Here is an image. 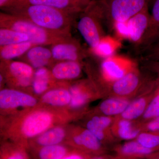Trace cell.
Segmentation results:
<instances>
[{"instance_id":"1","label":"cell","mask_w":159,"mask_h":159,"mask_svg":"<svg viewBox=\"0 0 159 159\" xmlns=\"http://www.w3.org/2000/svg\"><path fill=\"white\" fill-rule=\"evenodd\" d=\"M87 111L71 110L38 105L22 113L10 117L5 125L3 134L11 142L26 148L30 139L37 137L49 129L80 119Z\"/></svg>"},{"instance_id":"2","label":"cell","mask_w":159,"mask_h":159,"mask_svg":"<svg viewBox=\"0 0 159 159\" xmlns=\"http://www.w3.org/2000/svg\"><path fill=\"white\" fill-rule=\"evenodd\" d=\"M5 9L19 17L22 18L51 32L67 36L71 20L69 14L63 10L42 5L12 6Z\"/></svg>"},{"instance_id":"3","label":"cell","mask_w":159,"mask_h":159,"mask_svg":"<svg viewBox=\"0 0 159 159\" xmlns=\"http://www.w3.org/2000/svg\"><path fill=\"white\" fill-rule=\"evenodd\" d=\"M82 12L77 28L86 42L93 49L106 35L102 25L103 22L107 21L105 0L91 1Z\"/></svg>"},{"instance_id":"4","label":"cell","mask_w":159,"mask_h":159,"mask_svg":"<svg viewBox=\"0 0 159 159\" xmlns=\"http://www.w3.org/2000/svg\"><path fill=\"white\" fill-rule=\"evenodd\" d=\"M157 75H144L137 67L119 80L110 83H100L109 97L131 99L157 85Z\"/></svg>"},{"instance_id":"5","label":"cell","mask_w":159,"mask_h":159,"mask_svg":"<svg viewBox=\"0 0 159 159\" xmlns=\"http://www.w3.org/2000/svg\"><path fill=\"white\" fill-rule=\"evenodd\" d=\"M1 26L27 34L33 45H47L67 41V36L51 32L14 15L1 14Z\"/></svg>"},{"instance_id":"6","label":"cell","mask_w":159,"mask_h":159,"mask_svg":"<svg viewBox=\"0 0 159 159\" xmlns=\"http://www.w3.org/2000/svg\"><path fill=\"white\" fill-rule=\"evenodd\" d=\"M65 144L89 154L94 159L113 158L107 155V150L99 139L85 127L73 125L69 127Z\"/></svg>"},{"instance_id":"7","label":"cell","mask_w":159,"mask_h":159,"mask_svg":"<svg viewBox=\"0 0 159 159\" xmlns=\"http://www.w3.org/2000/svg\"><path fill=\"white\" fill-rule=\"evenodd\" d=\"M39 100L34 96L13 89L0 92V109L2 116H15L38 105Z\"/></svg>"},{"instance_id":"8","label":"cell","mask_w":159,"mask_h":159,"mask_svg":"<svg viewBox=\"0 0 159 159\" xmlns=\"http://www.w3.org/2000/svg\"><path fill=\"white\" fill-rule=\"evenodd\" d=\"M155 0H105L107 17L111 25L115 21L128 20Z\"/></svg>"},{"instance_id":"9","label":"cell","mask_w":159,"mask_h":159,"mask_svg":"<svg viewBox=\"0 0 159 159\" xmlns=\"http://www.w3.org/2000/svg\"><path fill=\"white\" fill-rule=\"evenodd\" d=\"M138 67L133 60L116 54L103 59L100 67V83H110L116 81Z\"/></svg>"},{"instance_id":"10","label":"cell","mask_w":159,"mask_h":159,"mask_svg":"<svg viewBox=\"0 0 159 159\" xmlns=\"http://www.w3.org/2000/svg\"><path fill=\"white\" fill-rule=\"evenodd\" d=\"M68 88L72 97L68 108L72 110L84 109L89 102L103 96L92 80H80Z\"/></svg>"},{"instance_id":"11","label":"cell","mask_w":159,"mask_h":159,"mask_svg":"<svg viewBox=\"0 0 159 159\" xmlns=\"http://www.w3.org/2000/svg\"><path fill=\"white\" fill-rule=\"evenodd\" d=\"M88 114L89 118L85 127L99 139L102 145L106 146L116 142L118 139L114 136L111 130L114 117L95 112L91 114L89 111Z\"/></svg>"},{"instance_id":"12","label":"cell","mask_w":159,"mask_h":159,"mask_svg":"<svg viewBox=\"0 0 159 159\" xmlns=\"http://www.w3.org/2000/svg\"><path fill=\"white\" fill-rule=\"evenodd\" d=\"M90 2V0H9L2 8L26 5H42L73 14L82 12Z\"/></svg>"},{"instance_id":"13","label":"cell","mask_w":159,"mask_h":159,"mask_svg":"<svg viewBox=\"0 0 159 159\" xmlns=\"http://www.w3.org/2000/svg\"><path fill=\"white\" fill-rule=\"evenodd\" d=\"M6 68L7 79L12 86L22 89L31 87L34 74L31 66L25 63L13 61Z\"/></svg>"},{"instance_id":"14","label":"cell","mask_w":159,"mask_h":159,"mask_svg":"<svg viewBox=\"0 0 159 159\" xmlns=\"http://www.w3.org/2000/svg\"><path fill=\"white\" fill-rule=\"evenodd\" d=\"M65 125H57L30 139L28 147L32 149L44 146L62 144L65 142L67 136L69 127Z\"/></svg>"},{"instance_id":"15","label":"cell","mask_w":159,"mask_h":159,"mask_svg":"<svg viewBox=\"0 0 159 159\" xmlns=\"http://www.w3.org/2000/svg\"><path fill=\"white\" fill-rule=\"evenodd\" d=\"M111 130L117 139L132 140L142 131V123L139 120H128L116 116L114 117Z\"/></svg>"},{"instance_id":"16","label":"cell","mask_w":159,"mask_h":159,"mask_svg":"<svg viewBox=\"0 0 159 159\" xmlns=\"http://www.w3.org/2000/svg\"><path fill=\"white\" fill-rule=\"evenodd\" d=\"M156 86L145 91L131 101L124 111L117 116L130 120L141 118L154 96Z\"/></svg>"},{"instance_id":"17","label":"cell","mask_w":159,"mask_h":159,"mask_svg":"<svg viewBox=\"0 0 159 159\" xmlns=\"http://www.w3.org/2000/svg\"><path fill=\"white\" fill-rule=\"evenodd\" d=\"M67 40L54 44L51 50L52 57L57 60L74 61L80 62L85 55L84 50L76 41Z\"/></svg>"},{"instance_id":"18","label":"cell","mask_w":159,"mask_h":159,"mask_svg":"<svg viewBox=\"0 0 159 159\" xmlns=\"http://www.w3.org/2000/svg\"><path fill=\"white\" fill-rule=\"evenodd\" d=\"M148 8L135 15L128 20L129 36V40L137 47L140 44L145 34L150 20Z\"/></svg>"},{"instance_id":"19","label":"cell","mask_w":159,"mask_h":159,"mask_svg":"<svg viewBox=\"0 0 159 159\" xmlns=\"http://www.w3.org/2000/svg\"><path fill=\"white\" fill-rule=\"evenodd\" d=\"M113 151L114 159H134L145 158L149 154L154 152L153 149L145 148L135 139L122 145H116Z\"/></svg>"},{"instance_id":"20","label":"cell","mask_w":159,"mask_h":159,"mask_svg":"<svg viewBox=\"0 0 159 159\" xmlns=\"http://www.w3.org/2000/svg\"><path fill=\"white\" fill-rule=\"evenodd\" d=\"M72 97L68 88H55L41 95L39 104L57 108H68Z\"/></svg>"},{"instance_id":"21","label":"cell","mask_w":159,"mask_h":159,"mask_svg":"<svg viewBox=\"0 0 159 159\" xmlns=\"http://www.w3.org/2000/svg\"><path fill=\"white\" fill-rule=\"evenodd\" d=\"M159 39V0L153 3L148 28L138 48L144 50Z\"/></svg>"},{"instance_id":"22","label":"cell","mask_w":159,"mask_h":159,"mask_svg":"<svg viewBox=\"0 0 159 159\" xmlns=\"http://www.w3.org/2000/svg\"><path fill=\"white\" fill-rule=\"evenodd\" d=\"M81 71L80 62L66 61L55 65L52 69L51 74L53 78L57 80H71L78 78Z\"/></svg>"},{"instance_id":"23","label":"cell","mask_w":159,"mask_h":159,"mask_svg":"<svg viewBox=\"0 0 159 159\" xmlns=\"http://www.w3.org/2000/svg\"><path fill=\"white\" fill-rule=\"evenodd\" d=\"M131 101L129 99L109 97L102 101L94 111L108 116H116L124 111Z\"/></svg>"},{"instance_id":"24","label":"cell","mask_w":159,"mask_h":159,"mask_svg":"<svg viewBox=\"0 0 159 159\" xmlns=\"http://www.w3.org/2000/svg\"><path fill=\"white\" fill-rule=\"evenodd\" d=\"M122 41L116 36L106 34L100 39L96 48L91 49L94 54L104 59L116 54L122 47Z\"/></svg>"},{"instance_id":"25","label":"cell","mask_w":159,"mask_h":159,"mask_svg":"<svg viewBox=\"0 0 159 159\" xmlns=\"http://www.w3.org/2000/svg\"><path fill=\"white\" fill-rule=\"evenodd\" d=\"M62 144L44 146L35 149L38 158L41 159H65L71 152L73 147Z\"/></svg>"},{"instance_id":"26","label":"cell","mask_w":159,"mask_h":159,"mask_svg":"<svg viewBox=\"0 0 159 159\" xmlns=\"http://www.w3.org/2000/svg\"><path fill=\"white\" fill-rule=\"evenodd\" d=\"M27 57L31 66L36 69L44 67L53 58L51 51L41 46L31 48L27 52Z\"/></svg>"},{"instance_id":"27","label":"cell","mask_w":159,"mask_h":159,"mask_svg":"<svg viewBox=\"0 0 159 159\" xmlns=\"http://www.w3.org/2000/svg\"><path fill=\"white\" fill-rule=\"evenodd\" d=\"M51 73L45 67L37 69L34 73L31 87L34 94L42 95L51 87Z\"/></svg>"},{"instance_id":"28","label":"cell","mask_w":159,"mask_h":159,"mask_svg":"<svg viewBox=\"0 0 159 159\" xmlns=\"http://www.w3.org/2000/svg\"><path fill=\"white\" fill-rule=\"evenodd\" d=\"M33 45L29 41L1 47V57L5 61L10 60L25 54Z\"/></svg>"},{"instance_id":"29","label":"cell","mask_w":159,"mask_h":159,"mask_svg":"<svg viewBox=\"0 0 159 159\" xmlns=\"http://www.w3.org/2000/svg\"><path fill=\"white\" fill-rule=\"evenodd\" d=\"M29 41V36L24 33L6 28H2L0 30L1 47Z\"/></svg>"},{"instance_id":"30","label":"cell","mask_w":159,"mask_h":159,"mask_svg":"<svg viewBox=\"0 0 159 159\" xmlns=\"http://www.w3.org/2000/svg\"><path fill=\"white\" fill-rule=\"evenodd\" d=\"M1 157V158L8 159H23L29 157L25 148L12 142L10 145L5 144L2 147Z\"/></svg>"},{"instance_id":"31","label":"cell","mask_w":159,"mask_h":159,"mask_svg":"<svg viewBox=\"0 0 159 159\" xmlns=\"http://www.w3.org/2000/svg\"><path fill=\"white\" fill-rule=\"evenodd\" d=\"M159 116V85L157 84L154 96L145 112L139 120L142 123L148 122Z\"/></svg>"},{"instance_id":"32","label":"cell","mask_w":159,"mask_h":159,"mask_svg":"<svg viewBox=\"0 0 159 159\" xmlns=\"http://www.w3.org/2000/svg\"><path fill=\"white\" fill-rule=\"evenodd\" d=\"M135 140L145 148L153 149L159 145V131H142Z\"/></svg>"},{"instance_id":"33","label":"cell","mask_w":159,"mask_h":159,"mask_svg":"<svg viewBox=\"0 0 159 159\" xmlns=\"http://www.w3.org/2000/svg\"><path fill=\"white\" fill-rule=\"evenodd\" d=\"M115 36L121 41L128 40L129 31L128 20L115 21L111 25Z\"/></svg>"},{"instance_id":"34","label":"cell","mask_w":159,"mask_h":159,"mask_svg":"<svg viewBox=\"0 0 159 159\" xmlns=\"http://www.w3.org/2000/svg\"><path fill=\"white\" fill-rule=\"evenodd\" d=\"M142 51L145 61L159 62V39Z\"/></svg>"},{"instance_id":"35","label":"cell","mask_w":159,"mask_h":159,"mask_svg":"<svg viewBox=\"0 0 159 159\" xmlns=\"http://www.w3.org/2000/svg\"><path fill=\"white\" fill-rule=\"evenodd\" d=\"M142 131H159V116L148 122L142 123Z\"/></svg>"},{"instance_id":"36","label":"cell","mask_w":159,"mask_h":159,"mask_svg":"<svg viewBox=\"0 0 159 159\" xmlns=\"http://www.w3.org/2000/svg\"><path fill=\"white\" fill-rule=\"evenodd\" d=\"M145 66L148 71L159 75V62L145 61Z\"/></svg>"},{"instance_id":"37","label":"cell","mask_w":159,"mask_h":159,"mask_svg":"<svg viewBox=\"0 0 159 159\" xmlns=\"http://www.w3.org/2000/svg\"><path fill=\"white\" fill-rule=\"evenodd\" d=\"M145 158L148 159H159V151L149 154Z\"/></svg>"},{"instance_id":"38","label":"cell","mask_w":159,"mask_h":159,"mask_svg":"<svg viewBox=\"0 0 159 159\" xmlns=\"http://www.w3.org/2000/svg\"><path fill=\"white\" fill-rule=\"evenodd\" d=\"M9 0H0V6L2 7L5 6Z\"/></svg>"},{"instance_id":"39","label":"cell","mask_w":159,"mask_h":159,"mask_svg":"<svg viewBox=\"0 0 159 159\" xmlns=\"http://www.w3.org/2000/svg\"><path fill=\"white\" fill-rule=\"evenodd\" d=\"M159 151V145L156 148H155V152L158 151Z\"/></svg>"},{"instance_id":"40","label":"cell","mask_w":159,"mask_h":159,"mask_svg":"<svg viewBox=\"0 0 159 159\" xmlns=\"http://www.w3.org/2000/svg\"><path fill=\"white\" fill-rule=\"evenodd\" d=\"M90 1L91 2V1H93V0H90Z\"/></svg>"}]
</instances>
